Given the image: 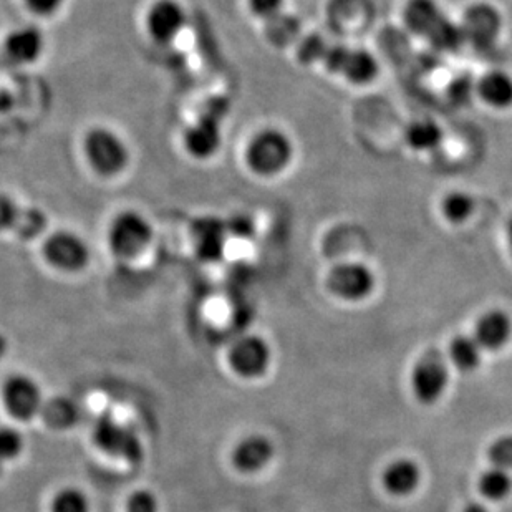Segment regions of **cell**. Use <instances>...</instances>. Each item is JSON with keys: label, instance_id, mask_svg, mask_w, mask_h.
Returning a JSON list of instances; mask_svg holds the SVG:
<instances>
[{"label": "cell", "instance_id": "22", "mask_svg": "<svg viewBox=\"0 0 512 512\" xmlns=\"http://www.w3.org/2000/svg\"><path fill=\"white\" fill-rule=\"evenodd\" d=\"M451 362L459 372H474L483 360V348L478 340L469 335H458L450 345Z\"/></svg>", "mask_w": 512, "mask_h": 512}, {"label": "cell", "instance_id": "2", "mask_svg": "<svg viewBox=\"0 0 512 512\" xmlns=\"http://www.w3.org/2000/svg\"><path fill=\"white\" fill-rule=\"evenodd\" d=\"M294 156V145L284 131L264 128L252 136L246 148V163L249 170L262 178L281 174L290 165Z\"/></svg>", "mask_w": 512, "mask_h": 512}, {"label": "cell", "instance_id": "6", "mask_svg": "<svg viewBox=\"0 0 512 512\" xmlns=\"http://www.w3.org/2000/svg\"><path fill=\"white\" fill-rule=\"evenodd\" d=\"M2 401L7 413L20 421H29L40 415L45 403L39 383L22 373H15L5 380Z\"/></svg>", "mask_w": 512, "mask_h": 512}, {"label": "cell", "instance_id": "26", "mask_svg": "<svg viewBox=\"0 0 512 512\" xmlns=\"http://www.w3.org/2000/svg\"><path fill=\"white\" fill-rule=\"evenodd\" d=\"M431 45L441 52H456L463 45L464 34L461 25H456L453 20L446 17L435 32L428 37Z\"/></svg>", "mask_w": 512, "mask_h": 512}, {"label": "cell", "instance_id": "17", "mask_svg": "<svg viewBox=\"0 0 512 512\" xmlns=\"http://www.w3.org/2000/svg\"><path fill=\"white\" fill-rule=\"evenodd\" d=\"M406 27L418 35L430 37L436 27L446 19L435 0H408L405 7Z\"/></svg>", "mask_w": 512, "mask_h": 512}, {"label": "cell", "instance_id": "34", "mask_svg": "<svg viewBox=\"0 0 512 512\" xmlns=\"http://www.w3.org/2000/svg\"><path fill=\"white\" fill-rule=\"evenodd\" d=\"M20 208L7 194H0V232L14 229Z\"/></svg>", "mask_w": 512, "mask_h": 512}, {"label": "cell", "instance_id": "25", "mask_svg": "<svg viewBox=\"0 0 512 512\" xmlns=\"http://www.w3.org/2000/svg\"><path fill=\"white\" fill-rule=\"evenodd\" d=\"M479 491L489 501H503L512 491V478L509 471L491 468L484 471L479 479Z\"/></svg>", "mask_w": 512, "mask_h": 512}, {"label": "cell", "instance_id": "28", "mask_svg": "<svg viewBox=\"0 0 512 512\" xmlns=\"http://www.w3.org/2000/svg\"><path fill=\"white\" fill-rule=\"evenodd\" d=\"M52 512H92V503L80 488H63L52 501Z\"/></svg>", "mask_w": 512, "mask_h": 512}, {"label": "cell", "instance_id": "13", "mask_svg": "<svg viewBox=\"0 0 512 512\" xmlns=\"http://www.w3.org/2000/svg\"><path fill=\"white\" fill-rule=\"evenodd\" d=\"M191 236L196 256L203 262H216L224 254L229 236L228 224L214 216H204L194 221Z\"/></svg>", "mask_w": 512, "mask_h": 512}, {"label": "cell", "instance_id": "21", "mask_svg": "<svg viewBox=\"0 0 512 512\" xmlns=\"http://www.w3.org/2000/svg\"><path fill=\"white\" fill-rule=\"evenodd\" d=\"M45 425L54 430H68L78 421V406L67 397H55L45 401L40 411Z\"/></svg>", "mask_w": 512, "mask_h": 512}, {"label": "cell", "instance_id": "37", "mask_svg": "<svg viewBox=\"0 0 512 512\" xmlns=\"http://www.w3.org/2000/svg\"><path fill=\"white\" fill-rule=\"evenodd\" d=\"M65 0H24L27 9L39 17H50L57 14Z\"/></svg>", "mask_w": 512, "mask_h": 512}, {"label": "cell", "instance_id": "33", "mask_svg": "<svg viewBox=\"0 0 512 512\" xmlns=\"http://www.w3.org/2000/svg\"><path fill=\"white\" fill-rule=\"evenodd\" d=\"M125 512H160V501L148 489H138L126 501Z\"/></svg>", "mask_w": 512, "mask_h": 512}, {"label": "cell", "instance_id": "18", "mask_svg": "<svg viewBox=\"0 0 512 512\" xmlns=\"http://www.w3.org/2000/svg\"><path fill=\"white\" fill-rule=\"evenodd\" d=\"M383 483L388 493L393 496H408L415 493L421 483V471L418 464L410 459H400L388 466L383 476Z\"/></svg>", "mask_w": 512, "mask_h": 512}, {"label": "cell", "instance_id": "31", "mask_svg": "<svg viewBox=\"0 0 512 512\" xmlns=\"http://www.w3.org/2000/svg\"><path fill=\"white\" fill-rule=\"evenodd\" d=\"M24 451V438L12 426H0V461L7 463L19 458Z\"/></svg>", "mask_w": 512, "mask_h": 512}, {"label": "cell", "instance_id": "35", "mask_svg": "<svg viewBox=\"0 0 512 512\" xmlns=\"http://www.w3.org/2000/svg\"><path fill=\"white\" fill-rule=\"evenodd\" d=\"M247 5L256 17L269 20L281 14L284 0H247Z\"/></svg>", "mask_w": 512, "mask_h": 512}, {"label": "cell", "instance_id": "10", "mask_svg": "<svg viewBox=\"0 0 512 512\" xmlns=\"http://www.w3.org/2000/svg\"><path fill=\"white\" fill-rule=\"evenodd\" d=\"M501 15L493 5L474 4L464 12L463 29L464 40L478 49H489L498 39L501 32Z\"/></svg>", "mask_w": 512, "mask_h": 512}, {"label": "cell", "instance_id": "14", "mask_svg": "<svg viewBox=\"0 0 512 512\" xmlns=\"http://www.w3.org/2000/svg\"><path fill=\"white\" fill-rule=\"evenodd\" d=\"M276 455L272 441L266 436L251 435L237 443L232 450V466L244 474L259 473Z\"/></svg>", "mask_w": 512, "mask_h": 512}, {"label": "cell", "instance_id": "3", "mask_svg": "<svg viewBox=\"0 0 512 512\" xmlns=\"http://www.w3.org/2000/svg\"><path fill=\"white\" fill-rule=\"evenodd\" d=\"M153 226L138 211L116 214L108 226L107 239L113 256L123 261L140 257L153 241Z\"/></svg>", "mask_w": 512, "mask_h": 512}, {"label": "cell", "instance_id": "12", "mask_svg": "<svg viewBox=\"0 0 512 512\" xmlns=\"http://www.w3.org/2000/svg\"><path fill=\"white\" fill-rule=\"evenodd\" d=\"M183 145L194 160L213 158L223 145V131L214 116H201L184 131Z\"/></svg>", "mask_w": 512, "mask_h": 512}, {"label": "cell", "instance_id": "5", "mask_svg": "<svg viewBox=\"0 0 512 512\" xmlns=\"http://www.w3.org/2000/svg\"><path fill=\"white\" fill-rule=\"evenodd\" d=\"M45 261L57 271L77 274L87 269L92 252L82 236L72 231H55L45 239Z\"/></svg>", "mask_w": 512, "mask_h": 512}, {"label": "cell", "instance_id": "23", "mask_svg": "<svg viewBox=\"0 0 512 512\" xmlns=\"http://www.w3.org/2000/svg\"><path fill=\"white\" fill-rule=\"evenodd\" d=\"M405 138L406 143L415 150H433L436 146H440L441 140H443V131L435 121L416 120L406 128Z\"/></svg>", "mask_w": 512, "mask_h": 512}, {"label": "cell", "instance_id": "39", "mask_svg": "<svg viewBox=\"0 0 512 512\" xmlns=\"http://www.w3.org/2000/svg\"><path fill=\"white\" fill-rule=\"evenodd\" d=\"M463 512H489L488 508H484L483 504L473 503L466 506Z\"/></svg>", "mask_w": 512, "mask_h": 512}, {"label": "cell", "instance_id": "27", "mask_svg": "<svg viewBox=\"0 0 512 512\" xmlns=\"http://www.w3.org/2000/svg\"><path fill=\"white\" fill-rule=\"evenodd\" d=\"M47 228V218L40 209H20L19 218L15 221L14 229L17 236L25 241H32L39 237Z\"/></svg>", "mask_w": 512, "mask_h": 512}, {"label": "cell", "instance_id": "16", "mask_svg": "<svg viewBox=\"0 0 512 512\" xmlns=\"http://www.w3.org/2000/svg\"><path fill=\"white\" fill-rule=\"evenodd\" d=\"M512 324L508 314L501 310H491L479 319L474 332V339L478 340L483 350L496 352L506 347V343L511 339Z\"/></svg>", "mask_w": 512, "mask_h": 512}, {"label": "cell", "instance_id": "41", "mask_svg": "<svg viewBox=\"0 0 512 512\" xmlns=\"http://www.w3.org/2000/svg\"><path fill=\"white\" fill-rule=\"evenodd\" d=\"M508 237H509V244H511V251H512V219H511V221H509Z\"/></svg>", "mask_w": 512, "mask_h": 512}, {"label": "cell", "instance_id": "1", "mask_svg": "<svg viewBox=\"0 0 512 512\" xmlns=\"http://www.w3.org/2000/svg\"><path fill=\"white\" fill-rule=\"evenodd\" d=\"M83 155L102 178H116L130 165V150L125 141L105 126H95L83 136Z\"/></svg>", "mask_w": 512, "mask_h": 512}, {"label": "cell", "instance_id": "38", "mask_svg": "<svg viewBox=\"0 0 512 512\" xmlns=\"http://www.w3.org/2000/svg\"><path fill=\"white\" fill-rule=\"evenodd\" d=\"M228 231L229 234H237V236L241 237H249L252 234V221L246 216H234V218L229 221Z\"/></svg>", "mask_w": 512, "mask_h": 512}, {"label": "cell", "instance_id": "19", "mask_svg": "<svg viewBox=\"0 0 512 512\" xmlns=\"http://www.w3.org/2000/svg\"><path fill=\"white\" fill-rule=\"evenodd\" d=\"M339 73L347 78L348 82L365 85L377 77L378 63L367 50H345Z\"/></svg>", "mask_w": 512, "mask_h": 512}, {"label": "cell", "instance_id": "8", "mask_svg": "<svg viewBox=\"0 0 512 512\" xmlns=\"http://www.w3.org/2000/svg\"><path fill=\"white\" fill-rule=\"evenodd\" d=\"M272 352L266 340L249 335L237 340L229 352L232 370L242 378H259L271 365Z\"/></svg>", "mask_w": 512, "mask_h": 512}, {"label": "cell", "instance_id": "29", "mask_svg": "<svg viewBox=\"0 0 512 512\" xmlns=\"http://www.w3.org/2000/svg\"><path fill=\"white\" fill-rule=\"evenodd\" d=\"M445 218L451 223H463L473 214L474 203L471 196L461 191L450 193L441 204Z\"/></svg>", "mask_w": 512, "mask_h": 512}, {"label": "cell", "instance_id": "42", "mask_svg": "<svg viewBox=\"0 0 512 512\" xmlns=\"http://www.w3.org/2000/svg\"><path fill=\"white\" fill-rule=\"evenodd\" d=\"M2 471H4V463L0 461V476H2Z\"/></svg>", "mask_w": 512, "mask_h": 512}, {"label": "cell", "instance_id": "24", "mask_svg": "<svg viewBox=\"0 0 512 512\" xmlns=\"http://www.w3.org/2000/svg\"><path fill=\"white\" fill-rule=\"evenodd\" d=\"M300 34V22L294 15L277 14L276 17L266 20V37L272 45L285 47L292 44Z\"/></svg>", "mask_w": 512, "mask_h": 512}, {"label": "cell", "instance_id": "7", "mask_svg": "<svg viewBox=\"0 0 512 512\" xmlns=\"http://www.w3.org/2000/svg\"><path fill=\"white\" fill-rule=\"evenodd\" d=\"M416 400L423 405H433L440 400L448 387V367L440 352H428L416 363L411 377Z\"/></svg>", "mask_w": 512, "mask_h": 512}, {"label": "cell", "instance_id": "40", "mask_svg": "<svg viewBox=\"0 0 512 512\" xmlns=\"http://www.w3.org/2000/svg\"><path fill=\"white\" fill-rule=\"evenodd\" d=\"M7 347H9L7 339H5L4 335L0 334V358L4 357Z\"/></svg>", "mask_w": 512, "mask_h": 512}, {"label": "cell", "instance_id": "15", "mask_svg": "<svg viewBox=\"0 0 512 512\" xmlns=\"http://www.w3.org/2000/svg\"><path fill=\"white\" fill-rule=\"evenodd\" d=\"M4 49L12 62L30 65L44 55L45 37L39 27L22 25L5 37Z\"/></svg>", "mask_w": 512, "mask_h": 512}, {"label": "cell", "instance_id": "9", "mask_svg": "<svg viewBox=\"0 0 512 512\" xmlns=\"http://www.w3.org/2000/svg\"><path fill=\"white\" fill-rule=\"evenodd\" d=\"M186 10L178 0H156L146 14V30L156 44L168 45L186 27Z\"/></svg>", "mask_w": 512, "mask_h": 512}, {"label": "cell", "instance_id": "32", "mask_svg": "<svg viewBox=\"0 0 512 512\" xmlns=\"http://www.w3.org/2000/svg\"><path fill=\"white\" fill-rule=\"evenodd\" d=\"M489 459L494 468L511 471L512 469V436H503L494 441L489 450Z\"/></svg>", "mask_w": 512, "mask_h": 512}, {"label": "cell", "instance_id": "4", "mask_svg": "<svg viewBox=\"0 0 512 512\" xmlns=\"http://www.w3.org/2000/svg\"><path fill=\"white\" fill-rule=\"evenodd\" d=\"M92 440L105 455L125 463L138 464L145 458V450L135 430L116 420L112 413L98 416L93 425Z\"/></svg>", "mask_w": 512, "mask_h": 512}, {"label": "cell", "instance_id": "36", "mask_svg": "<svg viewBox=\"0 0 512 512\" xmlns=\"http://www.w3.org/2000/svg\"><path fill=\"white\" fill-rule=\"evenodd\" d=\"M448 92H450L453 102L464 105V103L469 102V98L473 95L474 85L468 75H461V77L456 78L455 82L451 83Z\"/></svg>", "mask_w": 512, "mask_h": 512}, {"label": "cell", "instance_id": "20", "mask_svg": "<svg viewBox=\"0 0 512 512\" xmlns=\"http://www.w3.org/2000/svg\"><path fill=\"white\" fill-rule=\"evenodd\" d=\"M478 92L491 107L509 108L512 105V78L504 72L486 73L479 82Z\"/></svg>", "mask_w": 512, "mask_h": 512}, {"label": "cell", "instance_id": "11", "mask_svg": "<svg viewBox=\"0 0 512 512\" xmlns=\"http://www.w3.org/2000/svg\"><path fill=\"white\" fill-rule=\"evenodd\" d=\"M330 292L345 300H362L372 294L375 277L362 264H342L330 271L327 277Z\"/></svg>", "mask_w": 512, "mask_h": 512}, {"label": "cell", "instance_id": "30", "mask_svg": "<svg viewBox=\"0 0 512 512\" xmlns=\"http://www.w3.org/2000/svg\"><path fill=\"white\" fill-rule=\"evenodd\" d=\"M330 45L325 42L324 37L319 34H310L300 40L299 49H297V57L300 62L305 65L324 60Z\"/></svg>", "mask_w": 512, "mask_h": 512}]
</instances>
